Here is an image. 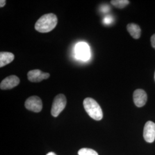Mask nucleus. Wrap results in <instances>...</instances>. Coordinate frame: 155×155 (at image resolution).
Here are the masks:
<instances>
[{
	"label": "nucleus",
	"instance_id": "obj_1",
	"mask_svg": "<svg viewBox=\"0 0 155 155\" xmlns=\"http://www.w3.org/2000/svg\"><path fill=\"white\" fill-rule=\"evenodd\" d=\"M58 24V18L54 13L45 14L36 21L35 28L41 33H47L55 28Z\"/></svg>",
	"mask_w": 155,
	"mask_h": 155
},
{
	"label": "nucleus",
	"instance_id": "obj_2",
	"mask_svg": "<svg viewBox=\"0 0 155 155\" xmlns=\"http://www.w3.org/2000/svg\"><path fill=\"white\" fill-rule=\"evenodd\" d=\"M83 106L87 113L91 118L100 121L103 118V112L97 102L91 98H86L83 101Z\"/></svg>",
	"mask_w": 155,
	"mask_h": 155
},
{
	"label": "nucleus",
	"instance_id": "obj_3",
	"mask_svg": "<svg viewBox=\"0 0 155 155\" xmlns=\"http://www.w3.org/2000/svg\"><path fill=\"white\" fill-rule=\"evenodd\" d=\"M67 104V100L64 94H60L56 95L52 103L51 108V115L56 117L63 110Z\"/></svg>",
	"mask_w": 155,
	"mask_h": 155
},
{
	"label": "nucleus",
	"instance_id": "obj_4",
	"mask_svg": "<svg viewBox=\"0 0 155 155\" xmlns=\"http://www.w3.org/2000/svg\"><path fill=\"white\" fill-rule=\"evenodd\" d=\"M25 107L28 110L39 113L43 108L42 101L38 96H32L28 98L25 102Z\"/></svg>",
	"mask_w": 155,
	"mask_h": 155
},
{
	"label": "nucleus",
	"instance_id": "obj_5",
	"mask_svg": "<svg viewBox=\"0 0 155 155\" xmlns=\"http://www.w3.org/2000/svg\"><path fill=\"white\" fill-rule=\"evenodd\" d=\"M76 56L82 61H87L90 56V50L88 45L85 43H79L75 47Z\"/></svg>",
	"mask_w": 155,
	"mask_h": 155
},
{
	"label": "nucleus",
	"instance_id": "obj_6",
	"mask_svg": "<svg viewBox=\"0 0 155 155\" xmlns=\"http://www.w3.org/2000/svg\"><path fill=\"white\" fill-rule=\"evenodd\" d=\"M144 140L148 143H153L155 140V124L152 121L146 122L144 128Z\"/></svg>",
	"mask_w": 155,
	"mask_h": 155
},
{
	"label": "nucleus",
	"instance_id": "obj_7",
	"mask_svg": "<svg viewBox=\"0 0 155 155\" xmlns=\"http://www.w3.org/2000/svg\"><path fill=\"white\" fill-rule=\"evenodd\" d=\"M49 73L44 72L39 70H31L28 72V80L31 82H40L50 77Z\"/></svg>",
	"mask_w": 155,
	"mask_h": 155
},
{
	"label": "nucleus",
	"instance_id": "obj_8",
	"mask_svg": "<svg viewBox=\"0 0 155 155\" xmlns=\"http://www.w3.org/2000/svg\"><path fill=\"white\" fill-rule=\"evenodd\" d=\"M19 78L16 75H10L2 81L0 84L1 90H9L17 86L20 83Z\"/></svg>",
	"mask_w": 155,
	"mask_h": 155
},
{
	"label": "nucleus",
	"instance_id": "obj_9",
	"mask_svg": "<svg viewBox=\"0 0 155 155\" xmlns=\"http://www.w3.org/2000/svg\"><path fill=\"white\" fill-rule=\"evenodd\" d=\"M147 101V95L142 89H137L133 93V101L135 105L139 107L144 106Z\"/></svg>",
	"mask_w": 155,
	"mask_h": 155
},
{
	"label": "nucleus",
	"instance_id": "obj_10",
	"mask_svg": "<svg viewBox=\"0 0 155 155\" xmlns=\"http://www.w3.org/2000/svg\"><path fill=\"white\" fill-rule=\"evenodd\" d=\"M15 59V55L8 52H1L0 53V67L2 68L11 63Z\"/></svg>",
	"mask_w": 155,
	"mask_h": 155
},
{
	"label": "nucleus",
	"instance_id": "obj_11",
	"mask_svg": "<svg viewBox=\"0 0 155 155\" xmlns=\"http://www.w3.org/2000/svg\"><path fill=\"white\" fill-rule=\"evenodd\" d=\"M127 30L134 39H138L140 38L141 29L138 25L134 23L129 24L127 25Z\"/></svg>",
	"mask_w": 155,
	"mask_h": 155
},
{
	"label": "nucleus",
	"instance_id": "obj_12",
	"mask_svg": "<svg viewBox=\"0 0 155 155\" xmlns=\"http://www.w3.org/2000/svg\"><path fill=\"white\" fill-rule=\"evenodd\" d=\"M111 5L117 8L122 9L129 4V1L127 0H113L111 1Z\"/></svg>",
	"mask_w": 155,
	"mask_h": 155
},
{
	"label": "nucleus",
	"instance_id": "obj_13",
	"mask_svg": "<svg viewBox=\"0 0 155 155\" xmlns=\"http://www.w3.org/2000/svg\"><path fill=\"white\" fill-rule=\"evenodd\" d=\"M79 155H98L94 150L90 148H82L78 151Z\"/></svg>",
	"mask_w": 155,
	"mask_h": 155
},
{
	"label": "nucleus",
	"instance_id": "obj_14",
	"mask_svg": "<svg viewBox=\"0 0 155 155\" xmlns=\"http://www.w3.org/2000/svg\"><path fill=\"white\" fill-rule=\"evenodd\" d=\"M150 41H151V45L153 47V48L155 49V34L153 35L150 38Z\"/></svg>",
	"mask_w": 155,
	"mask_h": 155
},
{
	"label": "nucleus",
	"instance_id": "obj_15",
	"mask_svg": "<svg viewBox=\"0 0 155 155\" xmlns=\"http://www.w3.org/2000/svg\"><path fill=\"white\" fill-rule=\"evenodd\" d=\"M6 1L5 0H1L0 1V7L2 8L5 5Z\"/></svg>",
	"mask_w": 155,
	"mask_h": 155
},
{
	"label": "nucleus",
	"instance_id": "obj_16",
	"mask_svg": "<svg viewBox=\"0 0 155 155\" xmlns=\"http://www.w3.org/2000/svg\"><path fill=\"white\" fill-rule=\"evenodd\" d=\"M46 155H56L55 153H54V152H49V153H48Z\"/></svg>",
	"mask_w": 155,
	"mask_h": 155
},
{
	"label": "nucleus",
	"instance_id": "obj_17",
	"mask_svg": "<svg viewBox=\"0 0 155 155\" xmlns=\"http://www.w3.org/2000/svg\"><path fill=\"white\" fill-rule=\"evenodd\" d=\"M110 20L109 19V18H107V20H105V22H107V24H109V23L110 22Z\"/></svg>",
	"mask_w": 155,
	"mask_h": 155
},
{
	"label": "nucleus",
	"instance_id": "obj_18",
	"mask_svg": "<svg viewBox=\"0 0 155 155\" xmlns=\"http://www.w3.org/2000/svg\"></svg>",
	"mask_w": 155,
	"mask_h": 155
}]
</instances>
